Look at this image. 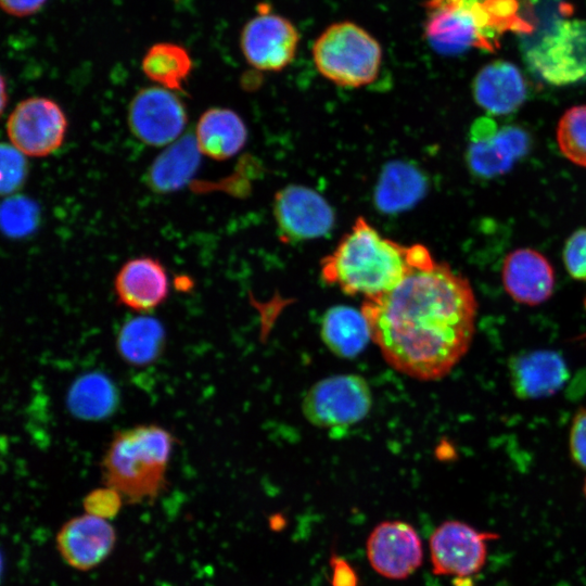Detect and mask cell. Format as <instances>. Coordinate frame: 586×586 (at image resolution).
Instances as JSON below:
<instances>
[{
    "instance_id": "obj_28",
    "label": "cell",
    "mask_w": 586,
    "mask_h": 586,
    "mask_svg": "<svg viewBox=\"0 0 586 586\" xmlns=\"http://www.w3.org/2000/svg\"><path fill=\"white\" fill-rule=\"evenodd\" d=\"M38 216L31 200L20 195L8 198L1 208L2 229L10 237L26 235L36 228Z\"/></svg>"
},
{
    "instance_id": "obj_7",
    "label": "cell",
    "mask_w": 586,
    "mask_h": 586,
    "mask_svg": "<svg viewBox=\"0 0 586 586\" xmlns=\"http://www.w3.org/2000/svg\"><path fill=\"white\" fill-rule=\"evenodd\" d=\"M371 406L370 386L358 374H337L319 380L306 392L302 402L307 421L333 431L360 422Z\"/></svg>"
},
{
    "instance_id": "obj_8",
    "label": "cell",
    "mask_w": 586,
    "mask_h": 586,
    "mask_svg": "<svg viewBox=\"0 0 586 586\" xmlns=\"http://www.w3.org/2000/svg\"><path fill=\"white\" fill-rule=\"evenodd\" d=\"M300 43L296 26L285 16L260 4L243 26L240 48L246 62L263 72H279L294 60Z\"/></svg>"
},
{
    "instance_id": "obj_15",
    "label": "cell",
    "mask_w": 586,
    "mask_h": 586,
    "mask_svg": "<svg viewBox=\"0 0 586 586\" xmlns=\"http://www.w3.org/2000/svg\"><path fill=\"white\" fill-rule=\"evenodd\" d=\"M115 543L116 532L111 523L89 513L68 520L56 535L62 559L79 571L98 566L112 552Z\"/></svg>"
},
{
    "instance_id": "obj_1",
    "label": "cell",
    "mask_w": 586,
    "mask_h": 586,
    "mask_svg": "<svg viewBox=\"0 0 586 586\" xmlns=\"http://www.w3.org/2000/svg\"><path fill=\"white\" fill-rule=\"evenodd\" d=\"M371 340L397 371L421 381L446 377L469 351L477 302L467 278L435 260L394 290L364 300Z\"/></svg>"
},
{
    "instance_id": "obj_21",
    "label": "cell",
    "mask_w": 586,
    "mask_h": 586,
    "mask_svg": "<svg viewBox=\"0 0 586 586\" xmlns=\"http://www.w3.org/2000/svg\"><path fill=\"white\" fill-rule=\"evenodd\" d=\"M201 154L194 136L180 137L152 163L148 171L149 186L160 193L182 188L195 174Z\"/></svg>"
},
{
    "instance_id": "obj_32",
    "label": "cell",
    "mask_w": 586,
    "mask_h": 586,
    "mask_svg": "<svg viewBox=\"0 0 586 586\" xmlns=\"http://www.w3.org/2000/svg\"><path fill=\"white\" fill-rule=\"evenodd\" d=\"M569 445L574 462L586 470V407L581 408L573 418Z\"/></svg>"
},
{
    "instance_id": "obj_31",
    "label": "cell",
    "mask_w": 586,
    "mask_h": 586,
    "mask_svg": "<svg viewBox=\"0 0 586 586\" xmlns=\"http://www.w3.org/2000/svg\"><path fill=\"white\" fill-rule=\"evenodd\" d=\"M123 496L112 487L91 491L84 499L86 513L109 519L115 517L123 504Z\"/></svg>"
},
{
    "instance_id": "obj_17",
    "label": "cell",
    "mask_w": 586,
    "mask_h": 586,
    "mask_svg": "<svg viewBox=\"0 0 586 586\" xmlns=\"http://www.w3.org/2000/svg\"><path fill=\"white\" fill-rule=\"evenodd\" d=\"M501 278L509 296L528 306H537L549 300L556 282L549 260L533 249L510 252L504 260Z\"/></svg>"
},
{
    "instance_id": "obj_9",
    "label": "cell",
    "mask_w": 586,
    "mask_h": 586,
    "mask_svg": "<svg viewBox=\"0 0 586 586\" xmlns=\"http://www.w3.org/2000/svg\"><path fill=\"white\" fill-rule=\"evenodd\" d=\"M499 536L457 520L438 525L429 542L435 575L469 577L480 572L487 559L488 542Z\"/></svg>"
},
{
    "instance_id": "obj_35",
    "label": "cell",
    "mask_w": 586,
    "mask_h": 586,
    "mask_svg": "<svg viewBox=\"0 0 586 586\" xmlns=\"http://www.w3.org/2000/svg\"><path fill=\"white\" fill-rule=\"evenodd\" d=\"M583 491H584V495H585V498H586V479H585V482H584Z\"/></svg>"
},
{
    "instance_id": "obj_6",
    "label": "cell",
    "mask_w": 586,
    "mask_h": 586,
    "mask_svg": "<svg viewBox=\"0 0 586 586\" xmlns=\"http://www.w3.org/2000/svg\"><path fill=\"white\" fill-rule=\"evenodd\" d=\"M523 42V56L544 81L565 86L586 79V20H557Z\"/></svg>"
},
{
    "instance_id": "obj_29",
    "label": "cell",
    "mask_w": 586,
    "mask_h": 586,
    "mask_svg": "<svg viewBox=\"0 0 586 586\" xmlns=\"http://www.w3.org/2000/svg\"><path fill=\"white\" fill-rule=\"evenodd\" d=\"M27 162L25 154L12 144L1 145V193H14L25 181Z\"/></svg>"
},
{
    "instance_id": "obj_13",
    "label": "cell",
    "mask_w": 586,
    "mask_h": 586,
    "mask_svg": "<svg viewBox=\"0 0 586 586\" xmlns=\"http://www.w3.org/2000/svg\"><path fill=\"white\" fill-rule=\"evenodd\" d=\"M273 216L284 242H301L327 234L334 225V212L317 191L288 186L273 200Z\"/></svg>"
},
{
    "instance_id": "obj_26",
    "label": "cell",
    "mask_w": 586,
    "mask_h": 586,
    "mask_svg": "<svg viewBox=\"0 0 586 586\" xmlns=\"http://www.w3.org/2000/svg\"><path fill=\"white\" fill-rule=\"evenodd\" d=\"M145 76L170 91H183L193 63L187 49L175 42H157L151 46L141 64Z\"/></svg>"
},
{
    "instance_id": "obj_24",
    "label": "cell",
    "mask_w": 586,
    "mask_h": 586,
    "mask_svg": "<svg viewBox=\"0 0 586 586\" xmlns=\"http://www.w3.org/2000/svg\"><path fill=\"white\" fill-rule=\"evenodd\" d=\"M425 176L416 167L390 163L382 171L374 191V202L381 212L396 213L416 204L425 193Z\"/></svg>"
},
{
    "instance_id": "obj_23",
    "label": "cell",
    "mask_w": 586,
    "mask_h": 586,
    "mask_svg": "<svg viewBox=\"0 0 586 586\" xmlns=\"http://www.w3.org/2000/svg\"><path fill=\"white\" fill-rule=\"evenodd\" d=\"M165 340L162 322L148 314H141L123 323L116 336V349L124 361L142 367L151 365L161 356Z\"/></svg>"
},
{
    "instance_id": "obj_14",
    "label": "cell",
    "mask_w": 586,
    "mask_h": 586,
    "mask_svg": "<svg viewBox=\"0 0 586 586\" xmlns=\"http://www.w3.org/2000/svg\"><path fill=\"white\" fill-rule=\"evenodd\" d=\"M367 557L371 568L391 579H404L422 563L423 548L419 534L403 521L378 524L367 539Z\"/></svg>"
},
{
    "instance_id": "obj_33",
    "label": "cell",
    "mask_w": 586,
    "mask_h": 586,
    "mask_svg": "<svg viewBox=\"0 0 586 586\" xmlns=\"http://www.w3.org/2000/svg\"><path fill=\"white\" fill-rule=\"evenodd\" d=\"M47 0H0L2 10L15 17H25L40 11Z\"/></svg>"
},
{
    "instance_id": "obj_2",
    "label": "cell",
    "mask_w": 586,
    "mask_h": 586,
    "mask_svg": "<svg viewBox=\"0 0 586 586\" xmlns=\"http://www.w3.org/2000/svg\"><path fill=\"white\" fill-rule=\"evenodd\" d=\"M435 263L422 244L405 245L358 217L335 249L321 260V278L347 295H383L413 271Z\"/></svg>"
},
{
    "instance_id": "obj_34",
    "label": "cell",
    "mask_w": 586,
    "mask_h": 586,
    "mask_svg": "<svg viewBox=\"0 0 586 586\" xmlns=\"http://www.w3.org/2000/svg\"><path fill=\"white\" fill-rule=\"evenodd\" d=\"M334 575V586H355V575L354 573L348 575L352 570L343 562L339 561L337 566L335 568Z\"/></svg>"
},
{
    "instance_id": "obj_36",
    "label": "cell",
    "mask_w": 586,
    "mask_h": 586,
    "mask_svg": "<svg viewBox=\"0 0 586 586\" xmlns=\"http://www.w3.org/2000/svg\"><path fill=\"white\" fill-rule=\"evenodd\" d=\"M584 305H585V309H586V297H585V301H584Z\"/></svg>"
},
{
    "instance_id": "obj_11",
    "label": "cell",
    "mask_w": 586,
    "mask_h": 586,
    "mask_svg": "<svg viewBox=\"0 0 586 586\" xmlns=\"http://www.w3.org/2000/svg\"><path fill=\"white\" fill-rule=\"evenodd\" d=\"M530 143L528 133L521 127H498L493 118L483 116L471 125L467 162L475 176L497 177L527 153Z\"/></svg>"
},
{
    "instance_id": "obj_12",
    "label": "cell",
    "mask_w": 586,
    "mask_h": 586,
    "mask_svg": "<svg viewBox=\"0 0 586 586\" xmlns=\"http://www.w3.org/2000/svg\"><path fill=\"white\" fill-rule=\"evenodd\" d=\"M128 122L132 133L140 141L162 146L181 137L188 115L180 98L174 91L158 86L136 93L129 105Z\"/></svg>"
},
{
    "instance_id": "obj_3",
    "label": "cell",
    "mask_w": 586,
    "mask_h": 586,
    "mask_svg": "<svg viewBox=\"0 0 586 586\" xmlns=\"http://www.w3.org/2000/svg\"><path fill=\"white\" fill-rule=\"evenodd\" d=\"M531 0H425L424 36L442 54L494 51L507 33L535 31Z\"/></svg>"
},
{
    "instance_id": "obj_20",
    "label": "cell",
    "mask_w": 586,
    "mask_h": 586,
    "mask_svg": "<svg viewBox=\"0 0 586 586\" xmlns=\"http://www.w3.org/2000/svg\"><path fill=\"white\" fill-rule=\"evenodd\" d=\"M194 137L202 154L216 161H224L243 149L247 129L234 111L213 107L201 115Z\"/></svg>"
},
{
    "instance_id": "obj_16",
    "label": "cell",
    "mask_w": 586,
    "mask_h": 586,
    "mask_svg": "<svg viewBox=\"0 0 586 586\" xmlns=\"http://www.w3.org/2000/svg\"><path fill=\"white\" fill-rule=\"evenodd\" d=\"M114 290L120 305L139 314H148L167 298L168 276L158 259L136 257L120 267L114 280Z\"/></svg>"
},
{
    "instance_id": "obj_25",
    "label": "cell",
    "mask_w": 586,
    "mask_h": 586,
    "mask_svg": "<svg viewBox=\"0 0 586 586\" xmlns=\"http://www.w3.org/2000/svg\"><path fill=\"white\" fill-rule=\"evenodd\" d=\"M118 404L114 383L101 372L80 375L67 394L69 411L82 420H100L109 417Z\"/></svg>"
},
{
    "instance_id": "obj_30",
    "label": "cell",
    "mask_w": 586,
    "mask_h": 586,
    "mask_svg": "<svg viewBox=\"0 0 586 586\" xmlns=\"http://www.w3.org/2000/svg\"><path fill=\"white\" fill-rule=\"evenodd\" d=\"M563 262L571 277L586 281V228L570 235L564 245Z\"/></svg>"
},
{
    "instance_id": "obj_5",
    "label": "cell",
    "mask_w": 586,
    "mask_h": 586,
    "mask_svg": "<svg viewBox=\"0 0 586 586\" xmlns=\"http://www.w3.org/2000/svg\"><path fill=\"white\" fill-rule=\"evenodd\" d=\"M313 60L319 74L346 88L373 82L380 73L383 52L380 42L364 27L342 21L329 25L315 40Z\"/></svg>"
},
{
    "instance_id": "obj_19",
    "label": "cell",
    "mask_w": 586,
    "mask_h": 586,
    "mask_svg": "<svg viewBox=\"0 0 586 586\" xmlns=\"http://www.w3.org/2000/svg\"><path fill=\"white\" fill-rule=\"evenodd\" d=\"M472 91L475 102L495 115L509 114L526 98V84L512 63L498 60L486 64L476 74Z\"/></svg>"
},
{
    "instance_id": "obj_4",
    "label": "cell",
    "mask_w": 586,
    "mask_h": 586,
    "mask_svg": "<svg viewBox=\"0 0 586 586\" xmlns=\"http://www.w3.org/2000/svg\"><path fill=\"white\" fill-rule=\"evenodd\" d=\"M175 442L170 431L155 423L116 431L101 462L105 486L132 504L153 501L165 487Z\"/></svg>"
},
{
    "instance_id": "obj_27",
    "label": "cell",
    "mask_w": 586,
    "mask_h": 586,
    "mask_svg": "<svg viewBox=\"0 0 586 586\" xmlns=\"http://www.w3.org/2000/svg\"><path fill=\"white\" fill-rule=\"evenodd\" d=\"M561 153L572 163L586 167V104L569 109L557 127Z\"/></svg>"
},
{
    "instance_id": "obj_10",
    "label": "cell",
    "mask_w": 586,
    "mask_h": 586,
    "mask_svg": "<svg viewBox=\"0 0 586 586\" xmlns=\"http://www.w3.org/2000/svg\"><path fill=\"white\" fill-rule=\"evenodd\" d=\"M67 119L51 99L33 97L21 101L9 115L8 138L13 146L28 156L42 157L63 143Z\"/></svg>"
},
{
    "instance_id": "obj_22",
    "label": "cell",
    "mask_w": 586,
    "mask_h": 586,
    "mask_svg": "<svg viewBox=\"0 0 586 586\" xmlns=\"http://www.w3.org/2000/svg\"><path fill=\"white\" fill-rule=\"evenodd\" d=\"M320 334L327 347L342 358L359 355L371 340L362 311L343 305L331 307L323 314Z\"/></svg>"
},
{
    "instance_id": "obj_18",
    "label": "cell",
    "mask_w": 586,
    "mask_h": 586,
    "mask_svg": "<svg viewBox=\"0 0 586 586\" xmlns=\"http://www.w3.org/2000/svg\"><path fill=\"white\" fill-rule=\"evenodd\" d=\"M511 387L522 399L555 395L569 379L563 357L549 349L519 354L509 361Z\"/></svg>"
}]
</instances>
